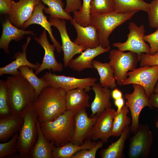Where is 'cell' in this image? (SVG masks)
Masks as SVG:
<instances>
[{
	"instance_id": "6da1fadb",
	"label": "cell",
	"mask_w": 158,
	"mask_h": 158,
	"mask_svg": "<svg viewBox=\"0 0 158 158\" xmlns=\"http://www.w3.org/2000/svg\"><path fill=\"white\" fill-rule=\"evenodd\" d=\"M66 92L51 86L42 90L33 103L40 123L52 121L66 111Z\"/></svg>"
},
{
	"instance_id": "7a4b0ae2",
	"label": "cell",
	"mask_w": 158,
	"mask_h": 158,
	"mask_svg": "<svg viewBox=\"0 0 158 158\" xmlns=\"http://www.w3.org/2000/svg\"><path fill=\"white\" fill-rule=\"evenodd\" d=\"M6 81L8 103L11 114H20L37 99L35 91L21 75L10 76Z\"/></svg>"
},
{
	"instance_id": "3957f363",
	"label": "cell",
	"mask_w": 158,
	"mask_h": 158,
	"mask_svg": "<svg viewBox=\"0 0 158 158\" xmlns=\"http://www.w3.org/2000/svg\"><path fill=\"white\" fill-rule=\"evenodd\" d=\"M76 112L66 110L52 121L40 123L42 132L48 141L53 142L58 147L71 141L74 130Z\"/></svg>"
},
{
	"instance_id": "277c9868",
	"label": "cell",
	"mask_w": 158,
	"mask_h": 158,
	"mask_svg": "<svg viewBox=\"0 0 158 158\" xmlns=\"http://www.w3.org/2000/svg\"><path fill=\"white\" fill-rule=\"evenodd\" d=\"M138 12L90 14V24L94 25L97 30L100 45L104 48L110 49L109 40L110 35L116 28L131 19Z\"/></svg>"
},
{
	"instance_id": "5b68a950",
	"label": "cell",
	"mask_w": 158,
	"mask_h": 158,
	"mask_svg": "<svg viewBox=\"0 0 158 158\" xmlns=\"http://www.w3.org/2000/svg\"><path fill=\"white\" fill-rule=\"evenodd\" d=\"M20 114L23 121L20 130L17 147L19 158H28L30 150L37 137L36 124L37 115L33 104L25 108Z\"/></svg>"
},
{
	"instance_id": "8992f818",
	"label": "cell",
	"mask_w": 158,
	"mask_h": 158,
	"mask_svg": "<svg viewBox=\"0 0 158 158\" xmlns=\"http://www.w3.org/2000/svg\"><path fill=\"white\" fill-rule=\"evenodd\" d=\"M109 63L113 68L114 76L118 84L123 85L127 77L128 71L136 68L140 61V56L133 52H124L118 49L111 50L109 55Z\"/></svg>"
},
{
	"instance_id": "52a82bcc",
	"label": "cell",
	"mask_w": 158,
	"mask_h": 158,
	"mask_svg": "<svg viewBox=\"0 0 158 158\" xmlns=\"http://www.w3.org/2000/svg\"><path fill=\"white\" fill-rule=\"evenodd\" d=\"M130 138L128 151L130 158H146L150 152L153 134L147 124H139L137 130Z\"/></svg>"
},
{
	"instance_id": "ba28073f",
	"label": "cell",
	"mask_w": 158,
	"mask_h": 158,
	"mask_svg": "<svg viewBox=\"0 0 158 158\" xmlns=\"http://www.w3.org/2000/svg\"><path fill=\"white\" fill-rule=\"evenodd\" d=\"M123 85L137 84L142 86L149 98L158 80V65L144 66L128 72Z\"/></svg>"
},
{
	"instance_id": "9c48e42d",
	"label": "cell",
	"mask_w": 158,
	"mask_h": 158,
	"mask_svg": "<svg viewBox=\"0 0 158 158\" xmlns=\"http://www.w3.org/2000/svg\"><path fill=\"white\" fill-rule=\"evenodd\" d=\"M129 30L127 35V40L123 43H113L114 47L120 51H128L137 54L140 56L142 53L150 54V46L145 42L144 34L145 27L143 25L138 26L133 22L129 23L128 26Z\"/></svg>"
},
{
	"instance_id": "30bf717a",
	"label": "cell",
	"mask_w": 158,
	"mask_h": 158,
	"mask_svg": "<svg viewBox=\"0 0 158 158\" xmlns=\"http://www.w3.org/2000/svg\"><path fill=\"white\" fill-rule=\"evenodd\" d=\"M134 90L131 93H126L124 97L126 100V106L130 110L132 117L130 126L132 134L137 131L139 124V117L142 109L146 107L153 108L145 90L141 86L133 84Z\"/></svg>"
},
{
	"instance_id": "8fae6325",
	"label": "cell",
	"mask_w": 158,
	"mask_h": 158,
	"mask_svg": "<svg viewBox=\"0 0 158 158\" xmlns=\"http://www.w3.org/2000/svg\"><path fill=\"white\" fill-rule=\"evenodd\" d=\"M49 83V86L55 88H61L66 92L80 88L87 92L91 89L92 86L97 80L96 78L88 77L78 78L74 77L58 75L47 72L42 76Z\"/></svg>"
},
{
	"instance_id": "7c38bea8",
	"label": "cell",
	"mask_w": 158,
	"mask_h": 158,
	"mask_svg": "<svg viewBox=\"0 0 158 158\" xmlns=\"http://www.w3.org/2000/svg\"><path fill=\"white\" fill-rule=\"evenodd\" d=\"M116 111L113 108H109L97 114L96 121L86 138L93 141L100 140L104 143H106L111 136L113 121Z\"/></svg>"
},
{
	"instance_id": "4fadbf2b",
	"label": "cell",
	"mask_w": 158,
	"mask_h": 158,
	"mask_svg": "<svg viewBox=\"0 0 158 158\" xmlns=\"http://www.w3.org/2000/svg\"><path fill=\"white\" fill-rule=\"evenodd\" d=\"M48 21L51 26L56 28L61 35L62 45L61 48L63 53V66H68L69 62L76 54L81 53L86 49L72 42L68 34L65 20L49 17Z\"/></svg>"
},
{
	"instance_id": "5bb4252c",
	"label": "cell",
	"mask_w": 158,
	"mask_h": 158,
	"mask_svg": "<svg viewBox=\"0 0 158 158\" xmlns=\"http://www.w3.org/2000/svg\"><path fill=\"white\" fill-rule=\"evenodd\" d=\"M97 114L89 117L85 108L77 111L74 117L75 128L71 141L72 143L81 145L89 135L97 119Z\"/></svg>"
},
{
	"instance_id": "9a60e30c",
	"label": "cell",
	"mask_w": 158,
	"mask_h": 158,
	"mask_svg": "<svg viewBox=\"0 0 158 158\" xmlns=\"http://www.w3.org/2000/svg\"><path fill=\"white\" fill-rule=\"evenodd\" d=\"M46 30L44 29L42 33L38 38L35 37V41L39 44L44 50V55L42 62L38 68L35 72L38 75L43 70L48 69L50 71L51 70L53 72H61L63 68V65L57 61L54 53V50L56 49L54 44L49 43L47 38Z\"/></svg>"
},
{
	"instance_id": "2e32d148",
	"label": "cell",
	"mask_w": 158,
	"mask_h": 158,
	"mask_svg": "<svg viewBox=\"0 0 158 158\" xmlns=\"http://www.w3.org/2000/svg\"><path fill=\"white\" fill-rule=\"evenodd\" d=\"M40 1L41 0H19L18 2L13 1L12 8L8 14V19L15 26L22 28Z\"/></svg>"
},
{
	"instance_id": "e0dca14e",
	"label": "cell",
	"mask_w": 158,
	"mask_h": 158,
	"mask_svg": "<svg viewBox=\"0 0 158 158\" xmlns=\"http://www.w3.org/2000/svg\"><path fill=\"white\" fill-rule=\"evenodd\" d=\"M70 23L77 33V37L73 41L74 43L86 49L95 48L100 45L97 31L94 25L90 24L87 26H83L73 18L70 20Z\"/></svg>"
},
{
	"instance_id": "ac0fdd59",
	"label": "cell",
	"mask_w": 158,
	"mask_h": 158,
	"mask_svg": "<svg viewBox=\"0 0 158 158\" xmlns=\"http://www.w3.org/2000/svg\"><path fill=\"white\" fill-rule=\"evenodd\" d=\"M31 40L30 36L27 38L26 42L22 46V51L18 52L15 54L13 59L15 60L5 66L0 68V75L5 74L13 75H21L18 69L24 66H29L36 70L38 69L40 65V63L38 62L35 64L29 62L26 58V50Z\"/></svg>"
},
{
	"instance_id": "d6986e66",
	"label": "cell",
	"mask_w": 158,
	"mask_h": 158,
	"mask_svg": "<svg viewBox=\"0 0 158 158\" xmlns=\"http://www.w3.org/2000/svg\"><path fill=\"white\" fill-rule=\"evenodd\" d=\"M110 49L104 48L101 45L95 48L87 49L78 56L71 60L68 66L78 72L85 69L93 68L92 62L94 59L102 54L108 51Z\"/></svg>"
},
{
	"instance_id": "ffe728a7",
	"label": "cell",
	"mask_w": 158,
	"mask_h": 158,
	"mask_svg": "<svg viewBox=\"0 0 158 158\" xmlns=\"http://www.w3.org/2000/svg\"><path fill=\"white\" fill-rule=\"evenodd\" d=\"M45 8V5L41 0L35 7L30 17L24 23L22 29L24 30L29 25L33 24L40 25L48 32L52 42L56 46L57 52L61 53L62 51L61 45L54 37L51 28V24L47 20V17L43 13V11Z\"/></svg>"
},
{
	"instance_id": "44dd1931",
	"label": "cell",
	"mask_w": 158,
	"mask_h": 158,
	"mask_svg": "<svg viewBox=\"0 0 158 158\" xmlns=\"http://www.w3.org/2000/svg\"><path fill=\"white\" fill-rule=\"evenodd\" d=\"M2 32L0 38V48L3 49L5 53H9V45L12 40L18 42L27 34L35 35L31 30H25L20 29L14 25L8 19L2 25Z\"/></svg>"
},
{
	"instance_id": "7402d4cb",
	"label": "cell",
	"mask_w": 158,
	"mask_h": 158,
	"mask_svg": "<svg viewBox=\"0 0 158 158\" xmlns=\"http://www.w3.org/2000/svg\"><path fill=\"white\" fill-rule=\"evenodd\" d=\"M36 124L37 137L35 143L30 150L28 158H53L54 143L49 142L46 138L42 132L37 118Z\"/></svg>"
},
{
	"instance_id": "603a6c76",
	"label": "cell",
	"mask_w": 158,
	"mask_h": 158,
	"mask_svg": "<svg viewBox=\"0 0 158 158\" xmlns=\"http://www.w3.org/2000/svg\"><path fill=\"white\" fill-rule=\"evenodd\" d=\"M91 89L95 94L94 99L90 107L92 111L90 117H92L111 107L110 99L111 92L109 88L102 87L100 83H95L92 86Z\"/></svg>"
},
{
	"instance_id": "cb8c5ba5",
	"label": "cell",
	"mask_w": 158,
	"mask_h": 158,
	"mask_svg": "<svg viewBox=\"0 0 158 158\" xmlns=\"http://www.w3.org/2000/svg\"><path fill=\"white\" fill-rule=\"evenodd\" d=\"M84 89L78 88L66 92V110L77 111L90 107L89 100L90 96Z\"/></svg>"
},
{
	"instance_id": "d4e9b609",
	"label": "cell",
	"mask_w": 158,
	"mask_h": 158,
	"mask_svg": "<svg viewBox=\"0 0 158 158\" xmlns=\"http://www.w3.org/2000/svg\"><path fill=\"white\" fill-rule=\"evenodd\" d=\"M23 121L21 114H12L0 118V141L7 140L20 131Z\"/></svg>"
},
{
	"instance_id": "484cf974",
	"label": "cell",
	"mask_w": 158,
	"mask_h": 158,
	"mask_svg": "<svg viewBox=\"0 0 158 158\" xmlns=\"http://www.w3.org/2000/svg\"><path fill=\"white\" fill-rule=\"evenodd\" d=\"M86 138L81 145L69 142L64 145L57 147L54 145L53 150V158H71L76 153L84 149H90L94 147L97 142Z\"/></svg>"
},
{
	"instance_id": "4316f807",
	"label": "cell",
	"mask_w": 158,
	"mask_h": 158,
	"mask_svg": "<svg viewBox=\"0 0 158 158\" xmlns=\"http://www.w3.org/2000/svg\"><path fill=\"white\" fill-rule=\"evenodd\" d=\"M131 132L130 126L127 127L116 141L112 142L107 148L100 152L102 158H122L124 157L123 151L125 144Z\"/></svg>"
},
{
	"instance_id": "83f0119b",
	"label": "cell",
	"mask_w": 158,
	"mask_h": 158,
	"mask_svg": "<svg viewBox=\"0 0 158 158\" xmlns=\"http://www.w3.org/2000/svg\"><path fill=\"white\" fill-rule=\"evenodd\" d=\"M92 62L99 76V83L101 86L111 89L116 88L114 70L109 63H102L94 59Z\"/></svg>"
},
{
	"instance_id": "f1b7e54d",
	"label": "cell",
	"mask_w": 158,
	"mask_h": 158,
	"mask_svg": "<svg viewBox=\"0 0 158 158\" xmlns=\"http://www.w3.org/2000/svg\"><path fill=\"white\" fill-rule=\"evenodd\" d=\"M114 12L127 13L135 11H143L148 13L150 8V4L143 0H114Z\"/></svg>"
},
{
	"instance_id": "f546056e",
	"label": "cell",
	"mask_w": 158,
	"mask_h": 158,
	"mask_svg": "<svg viewBox=\"0 0 158 158\" xmlns=\"http://www.w3.org/2000/svg\"><path fill=\"white\" fill-rule=\"evenodd\" d=\"M33 68L27 66L18 69L22 76L33 87L36 94L37 99L42 90L49 86V83L42 77L39 78L34 73Z\"/></svg>"
},
{
	"instance_id": "4dcf8cb0",
	"label": "cell",
	"mask_w": 158,
	"mask_h": 158,
	"mask_svg": "<svg viewBox=\"0 0 158 158\" xmlns=\"http://www.w3.org/2000/svg\"><path fill=\"white\" fill-rule=\"evenodd\" d=\"M48 6L44 10L45 13L54 18L71 20L72 17L63 8L64 4L62 0H41Z\"/></svg>"
},
{
	"instance_id": "1f68e13d",
	"label": "cell",
	"mask_w": 158,
	"mask_h": 158,
	"mask_svg": "<svg viewBox=\"0 0 158 158\" xmlns=\"http://www.w3.org/2000/svg\"><path fill=\"white\" fill-rule=\"evenodd\" d=\"M129 111L128 108L126 105L123 107L121 111H116L113 121L111 136H120L125 128L129 126L131 119L127 116Z\"/></svg>"
},
{
	"instance_id": "d6a6232c",
	"label": "cell",
	"mask_w": 158,
	"mask_h": 158,
	"mask_svg": "<svg viewBox=\"0 0 158 158\" xmlns=\"http://www.w3.org/2000/svg\"><path fill=\"white\" fill-rule=\"evenodd\" d=\"M114 0H92L90 14L95 15L114 12Z\"/></svg>"
},
{
	"instance_id": "836d02e7",
	"label": "cell",
	"mask_w": 158,
	"mask_h": 158,
	"mask_svg": "<svg viewBox=\"0 0 158 158\" xmlns=\"http://www.w3.org/2000/svg\"><path fill=\"white\" fill-rule=\"evenodd\" d=\"M92 0H83L80 9L73 12V18L79 24L86 26L90 24V5Z\"/></svg>"
},
{
	"instance_id": "e575fe53",
	"label": "cell",
	"mask_w": 158,
	"mask_h": 158,
	"mask_svg": "<svg viewBox=\"0 0 158 158\" xmlns=\"http://www.w3.org/2000/svg\"><path fill=\"white\" fill-rule=\"evenodd\" d=\"M18 135L17 132L12 136L8 142L0 143V158H9L18 152L17 142Z\"/></svg>"
},
{
	"instance_id": "d590c367",
	"label": "cell",
	"mask_w": 158,
	"mask_h": 158,
	"mask_svg": "<svg viewBox=\"0 0 158 158\" xmlns=\"http://www.w3.org/2000/svg\"><path fill=\"white\" fill-rule=\"evenodd\" d=\"M12 114L8 105L6 81L0 80V118L7 117Z\"/></svg>"
},
{
	"instance_id": "8d00e7d4",
	"label": "cell",
	"mask_w": 158,
	"mask_h": 158,
	"mask_svg": "<svg viewBox=\"0 0 158 158\" xmlns=\"http://www.w3.org/2000/svg\"><path fill=\"white\" fill-rule=\"evenodd\" d=\"M103 144L101 140L99 141L92 148L80 150L76 153L71 158H95L97 151L103 146Z\"/></svg>"
},
{
	"instance_id": "74e56055",
	"label": "cell",
	"mask_w": 158,
	"mask_h": 158,
	"mask_svg": "<svg viewBox=\"0 0 158 158\" xmlns=\"http://www.w3.org/2000/svg\"><path fill=\"white\" fill-rule=\"evenodd\" d=\"M150 8L147 13L149 25L154 28H158V0H153L150 3Z\"/></svg>"
},
{
	"instance_id": "f35d334b",
	"label": "cell",
	"mask_w": 158,
	"mask_h": 158,
	"mask_svg": "<svg viewBox=\"0 0 158 158\" xmlns=\"http://www.w3.org/2000/svg\"><path fill=\"white\" fill-rule=\"evenodd\" d=\"M144 39L150 44V54L154 55L158 52V28L154 32L145 35Z\"/></svg>"
},
{
	"instance_id": "ab89813d",
	"label": "cell",
	"mask_w": 158,
	"mask_h": 158,
	"mask_svg": "<svg viewBox=\"0 0 158 158\" xmlns=\"http://www.w3.org/2000/svg\"><path fill=\"white\" fill-rule=\"evenodd\" d=\"M140 63L141 67L158 65V55L142 53L140 55Z\"/></svg>"
},
{
	"instance_id": "60d3db41",
	"label": "cell",
	"mask_w": 158,
	"mask_h": 158,
	"mask_svg": "<svg viewBox=\"0 0 158 158\" xmlns=\"http://www.w3.org/2000/svg\"><path fill=\"white\" fill-rule=\"evenodd\" d=\"M66 5L64 10L69 14L80 10L81 8L82 3L81 0H66Z\"/></svg>"
},
{
	"instance_id": "b9f144b4",
	"label": "cell",
	"mask_w": 158,
	"mask_h": 158,
	"mask_svg": "<svg viewBox=\"0 0 158 158\" xmlns=\"http://www.w3.org/2000/svg\"><path fill=\"white\" fill-rule=\"evenodd\" d=\"M13 0H0V12L2 14H8L13 5Z\"/></svg>"
},
{
	"instance_id": "7bdbcfd3",
	"label": "cell",
	"mask_w": 158,
	"mask_h": 158,
	"mask_svg": "<svg viewBox=\"0 0 158 158\" xmlns=\"http://www.w3.org/2000/svg\"><path fill=\"white\" fill-rule=\"evenodd\" d=\"M149 98L152 107L158 109V94L153 93L150 95Z\"/></svg>"
},
{
	"instance_id": "ee69618b",
	"label": "cell",
	"mask_w": 158,
	"mask_h": 158,
	"mask_svg": "<svg viewBox=\"0 0 158 158\" xmlns=\"http://www.w3.org/2000/svg\"><path fill=\"white\" fill-rule=\"evenodd\" d=\"M114 104L117 108L116 111L117 112L121 111L123 107L124 106V102L123 98L122 97L115 99Z\"/></svg>"
},
{
	"instance_id": "f6af8a7d",
	"label": "cell",
	"mask_w": 158,
	"mask_h": 158,
	"mask_svg": "<svg viewBox=\"0 0 158 158\" xmlns=\"http://www.w3.org/2000/svg\"><path fill=\"white\" fill-rule=\"evenodd\" d=\"M111 96L115 100L122 97V93L119 90L115 88L111 92Z\"/></svg>"
},
{
	"instance_id": "bcb514c9",
	"label": "cell",
	"mask_w": 158,
	"mask_h": 158,
	"mask_svg": "<svg viewBox=\"0 0 158 158\" xmlns=\"http://www.w3.org/2000/svg\"><path fill=\"white\" fill-rule=\"evenodd\" d=\"M153 93L158 94V80L154 87Z\"/></svg>"
},
{
	"instance_id": "7dc6e473",
	"label": "cell",
	"mask_w": 158,
	"mask_h": 158,
	"mask_svg": "<svg viewBox=\"0 0 158 158\" xmlns=\"http://www.w3.org/2000/svg\"><path fill=\"white\" fill-rule=\"evenodd\" d=\"M155 126L157 128H158V118L157 120L155 122Z\"/></svg>"
},
{
	"instance_id": "c3c4849f",
	"label": "cell",
	"mask_w": 158,
	"mask_h": 158,
	"mask_svg": "<svg viewBox=\"0 0 158 158\" xmlns=\"http://www.w3.org/2000/svg\"><path fill=\"white\" fill-rule=\"evenodd\" d=\"M156 54V55H158V52L155 53V54Z\"/></svg>"
}]
</instances>
